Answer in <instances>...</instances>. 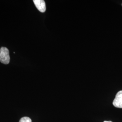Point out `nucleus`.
<instances>
[{
  "instance_id": "obj_5",
  "label": "nucleus",
  "mask_w": 122,
  "mask_h": 122,
  "mask_svg": "<svg viewBox=\"0 0 122 122\" xmlns=\"http://www.w3.org/2000/svg\"><path fill=\"white\" fill-rule=\"evenodd\" d=\"M104 122H111V121H104Z\"/></svg>"
},
{
  "instance_id": "obj_3",
  "label": "nucleus",
  "mask_w": 122,
  "mask_h": 122,
  "mask_svg": "<svg viewBox=\"0 0 122 122\" xmlns=\"http://www.w3.org/2000/svg\"><path fill=\"white\" fill-rule=\"evenodd\" d=\"M35 6L41 12L44 13L46 11V4L44 0H34Z\"/></svg>"
},
{
  "instance_id": "obj_6",
  "label": "nucleus",
  "mask_w": 122,
  "mask_h": 122,
  "mask_svg": "<svg viewBox=\"0 0 122 122\" xmlns=\"http://www.w3.org/2000/svg\"></svg>"
},
{
  "instance_id": "obj_4",
  "label": "nucleus",
  "mask_w": 122,
  "mask_h": 122,
  "mask_svg": "<svg viewBox=\"0 0 122 122\" xmlns=\"http://www.w3.org/2000/svg\"><path fill=\"white\" fill-rule=\"evenodd\" d=\"M19 122H32V120L30 118L27 117H25L21 118Z\"/></svg>"
},
{
  "instance_id": "obj_2",
  "label": "nucleus",
  "mask_w": 122,
  "mask_h": 122,
  "mask_svg": "<svg viewBox=\"0 0 122 122\" xmlns=\"http://www.w3.org/2000/svg\"><path fill=\"white\" fill-rule=\"evenodd\" d=\"M113 106L118 108L122 109V91L118 92L113 102Z\"/></svg>"
},
{
  "instance_id": "obj_1",
  "label": "nucleus",
  "mask_w": 122,
  "mask_h": 122,
  "mask_svg": "<svg viewBox=\"0 0 122 122\" xmlns=\"http://www.w3.org/2000/svg\"><path fill=\"white\" fill-rule=\"evenodd\" d=\"M10 61L8 49L5 47L0 48V61L5 64H9Z\"/></svg>"
}]
</instances>
